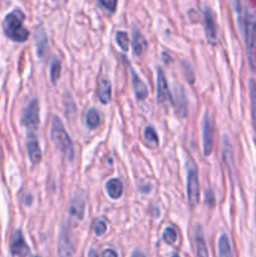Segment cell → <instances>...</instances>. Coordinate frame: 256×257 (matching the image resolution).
<instances>
[{"label":"cell","mask_w":256,"mask_h":257,"mask_svg":"<svg viewBox=\"0 0 256 257\" xmlns=\"http://www.w3.org/2000/svg\"><path fill=\"white\" fill-rule=\"evenodd\" d=\"M35 257H39V256H35Z\"/></svg>","instance_id":"obj_37"},{"label":"cell","mask_w":256,"mask_h":257,"mask_svg":"<svg viewBox=\"0 0 256 257\" xmlns=\"http://www.w3.org/2000/svg\"><path fill=\"white\" fill-rule=\"evenodd\" d=\"M105 191L112 200H118L123 193V183L119 178H110L105 183Z\"/></svg>","instance_id":"obj_17"},{"label":"cell","mask_w":256,"mask_h":257,"mask_svg":"<svg viewBox=\"0 0 256 257\" xmlns=\"http://www.w3.org/2000/svg\"><path fill=\"white\" fill-rule=\"evenodd\" d=\"M50 137H52L53 143L55 147L63 153L67 160L72 161L74 158V147H73V142L70 140L69 135L65 131L64 125H63L60 118L54 115L52 119V130H50Z\"/></svg>","instance_id":"obj_2"},{"label":"cell","mask_w":256,"mask_h":257,"mask_svg":"<svg viewBox=\"0 0 256 257\" xmlns=\"http://www.w3.org/2000/svg\"><path fill=\"white\" fill-rule=\"evenodd\" d=\"M205 33L208 44H217V24H216L215 14H213V12L210 8H206L205 9Z\"/></svg>","instance_id":"obj_8"},{"label":"cell","mask_w":256,"mask_h":257,"mask_svg":"<svg viewBox=\"0 0 256 257\" xmlns=\"http://www.w3.org/2000/svg\"><path fill=\"white\" fill-rule=\"evenodd\" d=\"M248 90H250V103H251V115H252V124L256 132V82L255 79H250L248 82Z\"/></svg>","instance_id":"obj_19"},{"label":"cell","mask_w":256,"mask_h":257,"mask_svg":"<svg viewBox=\"0 0 256 257\" xmlns=\"http://www.w3.org/2000/svg\"><path fill=\"white\" fill-rule=\"evenodd\" d=\"M172 102H173V105H175L177 114L185 117L186 112H187V109H186V107H187V100H186L185 93H183L182 88L181 87L176 88V93H175V97L172 98Z\"/></svg>","instance_id":"obj_18"},{"label":"cell","mask_w":256,"mask_h":257,"mask_svg":"<svg viewBox=\"0 0 256 257\" xmlns=\"http://www.w3.org/2000/svg\"><path fill=\"white\" fill-rule=\"evenodd\" d=\"M218 257H232L230 241L226 235H221L218 238Z\"/></svg>","instance_id":"obj_20"},{"label":"cell","mask_w":256,"mask_h":257,"mask_svg":"<svg viewBox=\"0 0 256 257\" xmlns=\"http://www.w3.org/2000/svg\"><path fill=\"white\" fill-rule=\"evenodd\" d=\"M203 155L210 156L213 150V122L208 112L203 118Z\"/></svg>","instance_id":"obj_9"},{"label":"cell","mask_w":256,"mask_h":257,"mask_svg":"<svg viewBox=\"0 0 256 257\" xmlns=\"http://www.w3.org/2000/svg\"><path fill=\"white\" fill-rule=\"evenodd\" d=\"M117 3L118 0H98V4L100 5V8L107 10L108 13L115 12V9H117Z\"/></svg>","instance_id":"obj_28"},{"label":"cell","mask_w":256,"mask_h":257,"mask_svg":"<svg viewBox=\"0 0 256 257\" xmlns=\"http://www.w3.org/2000/svg\"><path fill=\"white\" fill-rule=\"evenodd\" d=\"M97 94L103 104H108L110 102V98H112V85H110L109 80L105 79V78H102L98 82Z\"/></svg>","instance_id":"obj_16"},{"label":"cell","mask_w":256,"mask_h":257,"mask_svg":"<svg viewBox=\"0 0 256 257\" xmlns=\"http://www.w3.org/2000/svg\"><path fill=\"white\" fill-rule=\"evenodd\" d=\"M73 253H74V243L70 236V231L68 227H63L58 238V255L59 257H72Z\"/></svg>","instance_id":"obj_6"},{"label":"cell","mask_w":256,"mask_h":257,"mask_svg":"<svg viewBox=\"0 0 256 257\" xmlns=\"http://www.w3.org/2000/svg\"><path fill=\"white\" fill-rule=\"evenodd\" d=\"M242 25L243 32H245L247 54L252 62V55L256 48V10L246 13L245 17L242 18Z\"/></svg>","instance_id":"obj_4"},{"label":"cell","mask_w":256,"mask_h":257,"mask_svg":"<svg viewBox=\"0 0 256 257\" xmlns=\"http://www.w3.org/2000/svg\"><path fill=\"white\" fill-rule=\"evenodd\" d=\"M24 19L25 15L20 9H15L9 13L3 22V32L5 37L14 42H25L29 38V32L23 27Z\"/></svg>","instance_id":"obj_1"},{"label":"cell","mask_w":256,"mask_h":257,"mask_svg":"<svg viewBox=\"0 0 256 257\" xmlns=\"http://www.w3.org/2000/svg\"><path fill=\"white\" fill-rule=\"evenodd\" d=\"M85 123H87L88 127L92 128V130H94V128H97L98 125H99L100 115L97 109L92 108V109L88 110L87 114H85Z\"/></svg>","instance_id":"obj_22"},{"label":"cell","mask_w":256,"mask_h":257,"mask_svg":"<svg viewBox=\"0 0 256 257\" xmlns=\"http://www.w3.org/2000/svg\"><path fill=\"white\" fill-rule=\"evenodd\" d=\"M187 200L191 207L198 205L200 201V182H198V172L196 165L192 161L187 163Z\"/></svg>","instance_id":"obj_3"},{"label":"cell","mask_w":256,"mask_h":257,"mask_svg":"<svg viewBox=\"0 0 256 257\" xmlns=\"http://www.w3.org/2000/svg\"><path fill=\"white\" fill-rule=\"evenodd\" d=\"M145 141L151 148H156L158 146V136L152 125H148L145 130Z\"/></svg>","instance_id":"obj_24"},{"label":"cell","mask_w":256,"mask_h":257,"mask_svg":"<svg viewBox=\"0 0 256 257\" xmlns=\"http://www.w3.org/2000/svg\"><path fill=\"white\" fill-rule=\"evenodd\" d=\"M206 202L210 206H213V203H215V197H213V192L211 190L206 191Z\"/></svg>","instance_id":"obj_30"},{"label":"cell","mask_w":256,"mask_h":257,"mask_svg":"<svg viewBox=\"0 0 256 257\" xmlns=\"http://www.w3.org/2000/svg\"><path fill=\"white\" fill-rule=\"evenodd\" d=\"M53 2H54L57 5H64L68 0H53Z\"/></svg>","instance_id":"obj_34"},{"label":"cell","mask_w":256,"mask_h":257,"mask_svg":"<svg viewBox=\"0 0 256 257\" xmlns=\"http://www.w3.org/2000/svg\"><path fill=\"white\" fill-rule=\"evenodd\" d=\"M115 40H117L118 45L122 48L123 52H127L130 49V38L125 32H118L115 34Z\"/></svg>","instance_id":"obj_26"},{"label":"cell","mask_w":256,"mask_h":257,"mask_svg":"<svg viewBox=\"0 0 256 257\" xmlns=\"http://www.w3.org/2000/svg\"><path fill=\"white\" fill-rule=\"evenodd\" d=\"M10 252L13 257H28L29 256V246L27 245L22 231H15L10 241Z\"/></svg>","instance_id":"obj_7"},{"label":"cell","mask_w":256,"mask_h":257,"mask_svg":"<svg viewBox=\"0 0 256 257\" xmlns=\"http://www.w3.org/2000/svg\"><path fill=\"white\" fill-rule=\"evenodd\" d=\"M157 100L158 103L172 100V95L168 89V83L166 79L165 72L161 68H157Z\"/></svg>","instance_id":"obj_11"},{"label":"cell","mask_w":256,"mask_h":257,"mask_svg":"<svg viewBox=\"0 0 256 257\" xmlns=\"http://www.w3.org/2000/svg\"><path fill=\"white\" fill-rule=\"evenodd\" d=\"M85 211V195L84 192H78L70 201L69 215L74 217L75 220L82 221L84 217Z\"/></svg>","instance_id":"obj_10"},{"label":"cell","mask_w":256,"mask_h":257,"mask_svg":"<svg viewBox=\"0 0 256 257\" xmlns=\"http://www.w3.org/2000/svg\"><path fill=\"white\" fill-rule=\"evenodd\" d=\"M60 74H62V63L59 59H53L52 64H50V80H52L53 84L59 80Z\"/></svg>","instance_id":"obj_25"},{"label":"cell","mask_w":256,"mask_h":257,"mask_svg":"<svg viewBox=\"0 0 256 257\" xmlns=\"http://www.w3.org/2000/svg\"><path fill=\"white\" fill-rule=\"evenodd\" d=\"M193 245H195L196 256L197 257H208L207 246H206L205 236L201 226H196L195 235H193Z\"/></svg>","instance_id":"obj_13"},{"label":"cell","mask_w":256,"mask_h":257,"mask_svg":"<svg viewBox=\"0 0 256 257\" xmlns=\"http://www.w3.org/2000/svg\"><path fill=\"white\" fill-rule=\"evenodd\" d=\"M130 70H131V77H132V85H133V90H135L136 98H137L138 100L146 99L148 95L147 87H146L145 83L142 82V79L138 77L137 73L133 70V68H130Z\"/></svg>","instance_id":"obj_14"},{"label":"cell","mask_w":256,"mask_h":257,"mask_svg":"<svg viewBox=\"0 0 256 257\" xmlns=\"http://www.w3.org/2000/svg\"><path fill=\"white\" fill-rule=\"evenodd\" d=\"M131 257H146V256L143 255V253L141 252V251H135V252H133V255L131 256Z\"/></svg>","instance_id":"obj_33"},{"label":"cell","mask_w":256,"mask_h":257,"mask_svg":"<svg viewBox=\"0 0 256 257\" xmlns=\"http://www.w3.org/2000/svg\"><path fill=\"white\" fill-rule=\"evenodd\" d=\"M133 39H132V47H133V53L137 57H142L143 54L147 50V40L143 37L142 33L138 29H133Z\"/></svg>","instance_id":"obj_15"},{"label":"cell","mask_w":256,"mask_h":257,"mask_svg":"<svg viewBox=\"0 0 256 257\" xmlns=\"http://www.w3.org/2000/svg\"><path fill=\"white\" fill-rule=\"evenodd\" d=\"M235 4H236V10L240 12V2H238V0H235Z\"/></svg>","instance_id":"obj_35"},{"label":"cell","mask_w":256,"mask_h":257,"mask_svg":"<svg viewBox=\"0 0 256 257\" xmlns=\"http://www.w3.org/2000/svg\"><path fill=\"white\" fill-rule=\"evenodd\" d=\"M23 124L33 132L38 128L39 125V102L38 99H32L28 103L27 108L23 113Z\"/></svg>","instance_id":"obj_5"},{"label":"cell","mask_w":256,"mask_h":257,"mask_svg":"<svg viewBox=\"0 0 256 257\" xmlns=\"http://www.w3.org/2000/svg\"><path fill=\"white\" fill-rule=\"evenodd\" d=\"M172 257H180V256H178V253H173Z\"/></svg>","instance_id":"obj_36"},{"label":"cell","mask_w":256,"mask_h":257,"mask_svg":"<svg viewBox=\"0 0 256 257\" xmlns=\"http://www.w3.org/2000/svg\"><path fill=\"white\" fill-rule=\"evenodd\" d=\"M93 230H94V233L97 236H103L107 231V223H105L104 220H98L94 222V226H93Z\"/></svg>","instance_id":"obj_29"},{"label":"cell","mask_w":256,"mask_h":257,"mask_svg":"<svg viewBox=\"0 0 256 257\" xmlns=\"http://www.w3.org/2000/svg\"><path fill=\"white\" fill-rule=\"evenodd\" d=\"M223 161H225L226 166H227V170H231V166H232V147H231V143L228 141L227 136H223Z\"/></svg>","instance_id":"obj_21"},{"label":"cell","mask_w":256,"mask_h":257,"mask_svg":"<svg viewBox=\"0 0 256 257\" xmlns=\"http://www.w3.org/2000/svg\"><path fill=\"white\" fill-rule=\"evenodd\" d=\"M102 257H118V255L114 250H112V248H107V250L103 251Z\"/></svg>","instance_id":"obj_31"},{"label":"cell","mask_w":256,"mask_h":257,"mask_svg":"<svg viewBox=\"0 0 256 257\" xmlns=\"http://www.w3.org/2000/svg\"><path fill=\"white\" fill-rule=\"evenodd\" d=\"M37 45H38V55L40 58L44 57V53L48 48V39L47 35H45L44 30L39 29V32H37Z\"/></svg>","instance_id":"obj_23"},{"label":"cell","mask_w":256,"mask_h":257,"mask_svg":"<svg viewBox=\"0 0 256 257\" xmlns=\"http://www.w3.org/2000/svg\"><path fill=\"white\" fill-rule=\"evenodd\" d=\"M163 240H165L166 243L168 245H173V243L177 241V231L175 230L173 227H167L163 232Z\"/></svg>","instance_id":"obj_27"},{"label":"cell","mask_w":256,"mask_h":257,"mask_svg":"<svg viewBox=\"0 0 256 257\" xmlns=\"http://www.w3.org/2000/svg\"><path fill=\"white\" fill-rule=\"evenodd\" d=\"M27 151L29 155V160L33 165H37L42 161V150L39 147V142H38L37 137L33 133L28 136L27 140Z\"/></svg>","instance_id":"obj_12"},{"label":"cell","mask_w":256,"mask_h":257,"mask_svg":"<svg viewBox=\"0 0 256 257\" xmlns=\"http://www.w3.org/2000/svg\"><path fill=\"white\" fill-rule=\"evenodd\" d=\"M88 257H98L97 251H95L94 248H90V250L88 251Z\"/></svg>","instance_id":"obj_32"}]
</instances>
